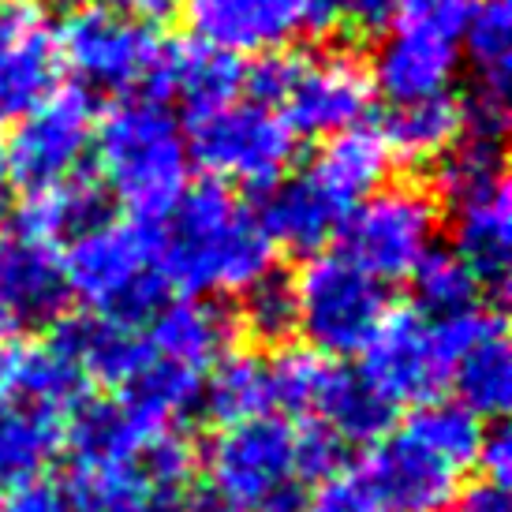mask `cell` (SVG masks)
I'll return each instance as SVG.
<instances>
[{"label":"cell","mask_w":512,"mask_h":512,"mask_svg":"<svg viewBox=\"0 0 512 512\" xmlns=\"http://www.w3.org/2000/svg\"><path fill=\"white\" fill-rule=\"evenodd\" d=\"M157 270L180 296H243L273 273L277 247L255 210L225 184L187 187L180 202L154 225Z\"/></svg>","instance_id":"1"},{"label":"cell","mask_w":512,"mask_h":512,"mask_svg":"<svg viewBox=\"0 0 512 512\" xmlns=\"http://www.w3.org/2000/svg\"><path fill=\"white\" fill-rule=\"evenodd\" d=\"M94 157L101 191L143 225H157L191 187L187 135L161 98L131 94L113 101L98 116Z\"/></svg>","instance_id":"2"},{"label":"cell","mask_w":512,"mask_h":512,"mask_svg":"<svg viewBox=\"0 0 512 512\" xmlns=\"http://www.w3.org/2000/svg\"><path fill=\"white\" fill-rule=\"evenodd\" d=\"M247 98L273 105L296 135H337L363 124L374 109L370 64L352 49L270 53L243 79Z\"/></svg>","instance_id":"3"},{"label":"cell","mask_w":512,"mask_h":512,"mask_svg":"<svg viewBox=\"0 0 512 512\" xmlns=\"http://www.w3.org/2000/svg\"><path fill=\"white\" fill-rule=\"evenodd\" d=\"M64 255V277L68 292L86 307V314H98L109 322L143 329L165 303V277L157 270L154 225L143 221H113L79 232L68 240Z\"/></svg>","instance_id":"4"},{"label":"cell","mask_w":512,"mask_h":512,"mask_svg":"<svg viewBox=\"0 0 512 512\" xmlns=\"http://www.w3.org/2000/svg\"><path fill=\"white\" fill-rule=\"evenodd\" d=\"M438 187L449 202L453 251L479 285L505 288L512 266V199L498 139L464 135L438 161Z\"/></svg>","instance_id":"5"},{"label":"cell","mask_w":512,"mask_h":512,"mask_svg":"<svg viewBox=\"0 0 512 512\" xmlns=\"http://www.w3.org/2000/svg\"><path fill=\"white\" fill-rule=\"evenodd\" d=\"M202 468L206 486L232 512H296L307 490L299 430L277 412L217 427Z\"/></svg>","instance_id":"6"},{"label":"cell","mask_w":512,"mask_h":512,"mask_svg":"<svg viewBox=\"0 0 512 512\" xmlns=\"http://www.w3.org/2000/svg\"><path fill=\"white\" fill-rule=\"evenodd\" d=\"M60 30V57L64 68L79 75V83L113 94H146L165 98L172 42L157 38L150 23L131 19L113 4H79L64 15Z\"/></svg>","instance_id":"7"},{"label":"cell","mask_w":512,"mask_h":512,"mask_svg":"<svg viewBox=\"0 0 512 512\" xmlns=\"http://www.w3.org/2000/svg\"><path fill=\"white\" fill-rule=\"evenodd\" d=\"M296 333L329 359H356L385 322V285L341 251H318L292 277Z\"/></svg>","instance_id":"8"},{"label":"cell","mask_w":512,"mask_h":512,"mask_svg":"<svg viewBox=\"0 0 512 512\" xmlns=\"http://www.w3.org/2000/svg\"><path fill=\"white\" fill-rule=\"evenodd\" d=\"M299 150V135L273 105L255 98H236L214 113L191 116L187 154L202 172L225 187L266 191L288 176Z\"/></svg>","instance_id":"9"},{"label":"cell","mask_w":512,"mask_h":512,"mask_svg":"<svg viewBox=\"0 0 512 512\" xmlns=\"http://www.w3.org/2000/svg\"><path fill=\"white\" fill-rule=\"evenodd\" d=\"M337 236L344 243L341 255L374 281H408L415 266L434 251L438 202L415 184H382L344 214Z\"/></svg>","instance_id":"10"},{"label":"cell","mask_w":512,"mask_h":512,"mask_svg":"<svg viewBox=\"0 0 512 512\" xmlns=\"http://www.w3.org/2000/svg\"><path fill=\"white\" fill-rule=\"evenodd\" d=\"M98 105L79 86H57L49 98L19 116V131L8 139L12 180L34 191L79 176L94 150Z\"/></svg>","instance_id":"11"},{"label":"cell","mask_w":512,"mask_h":512,"mask_svg":"<svg viewBox=\"0 0 512 512\" xmlns=\"http://www.w3.org/2000/svg\"><path fill=\"white\" fill-rule=\"evenodd\" d=\"M359 378L397 412L438 400L449 382V356L434 322L415 311H389L359 352Z\"/></svg>","instance_id":"12"},{"label":"cell","mask_w":512,"mask_h":512,"mask_svg":"<svg viewBox=\"0 0 512 512\" xmlns=\"http://www.w3.org/2000/svg\"><path fill=\"white\" fill-rule=\"evenodd\" d=\"M359 475L385 512H445L464 483V468L453 456H445L408 423L370 441Z\"/></svg>","instance_id":"13"},{"label":"cell","mask_w":512,"mask_h":512,"mask_svg":"<svg viewBox=\"0 0 512 512\" xmlns=\"http://www.w3.org/2000/svg\"><path fill=\"white\" fill-rule=\"evenodd\" d=\"M449 356V389L453 400L464 404L483 423H498L509 415L512 404V348L505 314L494 307L434 322Z\"/></svg>","instance_id":"14"},{"label":"cell","mask_w":512,"mask_h":512,"mask_svg":"<svg viewBox=\"0 0 512 512\" xmlns=\"http://www.w3.org/2000/svg\"><path fill=\"white\" fill-rule=\"evenodd\" d=\"M64 75L60 30L42 0H0V120L38 109Z\"/></svg>","instance_id":"15"},{"label":"cell","mask_w":512,"mask_h":512,"mask_svg":"<svg viewBox=\"0 0 512 512\" xmlns=\"http://www.w3.org/2000/svg\"><path fill=\"white\" fill-rule=\"evenodd\" d=\"M184 27L225 57H270L311 30V0H176Z\"/></svg>","instance_id":"16"},{"label":"cell","mask_w":512,"mask_h":512,"mask_svg":"<svg viewBox=\"0 0 512 512\" xmlns=\"http://www.w3.org/2000/svg\"><path fill=\"white\" fill-rule=\"evenodd\" d=\"M460 53L468 60L471 94L464 101L468 135L501 139L509 124L512 90V4L509 0H479L468 27L460 34Z\"/></svg>","instance_id":"17"},{"label":"cell","mask_w":512,"mask_h":512,"mask_svg":"<svg viewBox=\"0 0 512 512\" xmlns=\"http://www.w3.org/2000/svg\"><path fill=\"white\" fill-rule=\"evenodd\" d=\"M68 299L60 247L19 228L0 232V311L15 326H53L68 311Z\"/></svg>","instance_id":"18"},{"label":"cell","mask_w":512,"mask_h":512,"mask_svg":"<svg viewBox=\"0 0 512 512\" xmlns=\"http://www.w3.org/2000/svg\"><path fill=\"white\" fill-rule=\"evenodd\" d=\"M143 333L150 352L206 378V370L236 348L240 329H236V314H228L217 299L180 296L165 299L143 326Z\"/></svg>","instance_id":"19"},{"label":"cell","mask_w":512,"mask_h":512,"mask_svg":"<svg viewBox=\"0 0 512 512\" xmlns=\"http://www.w3.org/2000/svg\"><path fill=\"white\" fill-rule=\"evenodd\" d=\"M262 232L270 236L273 247H285L296 255H318L344 221V206L329 199L322 187L314 184L307 172L281 176L273 187L258 191V206H251Z\"/></svg>","instance_id":"20"},{"label":"cell","mask_w":512,"mask_h":512,"mask_svg":"<svg viewBox=\"0 0 512 512\" xmlns=\"http://www.w3.org/2000/svg\"><path fill=\"white\" fill-rule=\"evenodd\" d=\"M456 72H460L456 42L393 30L374 57L370 79H374V90L389 98V105H412V101L449 94Z\"/></svg>","instance_id":"21"},{"label":"cell","mask_w":512,"mask_h":512,"mask_svg":"<svg viewBox=\"0 0 512 512\" xmlns=\"http://www.w3.org/2000/svg\"><path fill=\"white\" fill-rule=\"evenodd\" d=\"M49 341L57 344L75 367L83 370L90 385L98 382L109 393H116L128 382L146 359V333L139 326H124V322H109L98 314H72V318H57Z\"/></svg>","instance_id":"22"},{"label":"cell","mask_w":512,"mask_h":512,"mask_svg":"<svg viewBox=\"0 0 512 512\" xmlns=\"http://www.w3.org/2000/svg\"><path fill=\"white\" fill-rule=\"evenodd\" d=\"M68 449V419L0 389V490L45 479Z\"/></svg>","instance_id":"23"},{"label":"cell","mask_w":512,"mask_h":512,"mask_svg":"<svg viewBox=\"0 0 512 512\" xmlns=\"http://www.w3.org/2000/svg\"><path fill=\"white\" fill-rule=\"evenodd\" d=\"M0 389L30 400L38 408L72 419L94 385L83 378V370L49 341H8L0 348Z\"/></svg>","instance_id":"24"},{"label":"cell","mask_w":512,"mask_h":512,"mask_svg":"<svg viewBox=\"0 0 512 512\" xmlns=\"http://www.w3.org/2000/svg\"><path fill=\"white\" fill-rule=\"evenodd\" d=\"M389 169H393V154L385 146L382 131L356 124L348 131L326 135V143L318 146L307 176L337 206L352 210L359 199H367L370 191H378L385 184Z\"/></svg>","instance_id":"25"},{"label":"cell","mask_w":512,"mask_h":512,"mask_svg":"<svg viewBox=\"0 0 512 512\" xmlns=\"http://www.w3.org/2000/svg\"><path fill=\"white\" fill-rule=\"evenodd\" d=\"M464 135H468L464 101L453 94L423 98L412 105H393L382 128V139L393 161H408V165L441 161L445 154H453Z\"/></svg>","instance_id":"26"},{"label":"cell","mask_w":512,"mask_h":512,"mask_svg":"<svg viewBox=\"0 0 512 512\" xmlns=\"http://www.w3.org/2000/svg\"><path fill=\"white\" fill-rule=\"evenodd\" d=\"M105 199L109 195L101 191V184H90L79 172L72 180L27 191L19 210H15V228L57 247L60 240H75L79 232L101 225L109 217Z\"/></svg>","instance_id":"27"},{"label":"cell","mask_w":512,"mask_h":512,"mask_svg":"<svg viewBox=\"0 0 512 512\" xmlns=\"http://www.w3.org/2000/svg\"><path fill=\"white\" fill-rule=\"evenodd\" d=\"M199 412L214 427H232V423H243V419L270 415V359H262L258 352H240V348L221 356L202 378Z\"/></svg>","instance_id":"28"},{"label":"cell","mask_w":512,"mask_h":512,"mask_svg":"<svg viewBox=\"0 0 512 512\" xmlns=\"http://www.w3.org/2000/svg\"><path fill=\"white\" fill-rule=\"evenodd\" d=\"M68 512H154L161 494L139 460H94L75 464L60 483Z\"/></svg>","instance_id":"29"},{"label":"cell","mask_w":512,"mask_h":512,"mask_svg":"<svg viewBox=\"0 0 512 512\" xmlns=\"http://www.w3.org/2000/svg\"><path fill=\"white\" fill-rule=\"evenodd\" d=\"M243 79H247V68L236 57H225L199 42L172 45L165 94L180 101L187 116H202L243 98Z\"/></svg>","instance_id":"30"},{"label":"cell","mask_w":512,"mask_h":512,"mask_svg":"<svg viewBox=\"0 0 512 512\" xmlns=\"http://www.w3.org/2000/svg\"><path fill=\"white\" fill-rule=\"evenodd\" d=\"M412 299L415 314H423L427 322H449L460 314L483 307V285L479 277L464 266V258L456 251L434 247L419 266L412 270Z\"/></svg>","instance_id":"31"},{"label":"cell","mask_w":512,"mask_h":512,"mask_svg":"<svg viewBox=\"0 0 512 512\" xmlns=\"http://www.w3.org/2000/svg\"><path fill=\"white\" fill-rule=\"evenodd\" d=\"M243 307L236 314V329H243L251 341L285 348L288 337L296 333V299H292V281L266 273L262 281L243 292Z\"/></svg>","instance_id":"32"},{"label":"cell","mask_w":512,"mask_h":512,"mask_svg":"<svg viewBox=\"0 0 512 512\" xmlns=\"http://www.w3.org/2000/svg\"><path fill=\"white\" fill-rule=\"evenodd\" d=\"M475 4L479 0H393L389 23H393V30L460 45V34L468 27Z\"/></svg>","instance_id":"33"},{"label":"cell","mask_w":512,"mask_h":512,"mask_svg":"<svg viewBox=\"0 0 512 512\" xmlns=\"http://www.w3.org/2000/svg\"><path fill=\"white\" fill-rule=\"evenodd\" d=\"M296 512H385L382 501L374 498V490L359 471L337 468L314 479L311 490H303Z\"/></svg>","instance_id":"34"},{"label":"cell","mask_w":512,"mask_h":512,"mask_svg":"<svg viewBox=\"0 0 512 512\" xmlns=\"http://www.w3.org/2000/svg\"><path fill=\"white\" fill-rule=\"evenodd\" d=\"M393 0H311V30H378L389 23Z\"/></svg>","instance_id":"35"},{"label":"cell","mask_w":512,"mask_h":512,"mask_svg":"<svg viewBox=\"0 0 512 512\" xmlns=\"http://www.w3.org/2000/svg\"><path fill=\"white\" fill-rule=\"evenodd\" d=\"M0 512H68L64 490L53 479H34V483L12 486L0 494Z\"/></svg>","instance_id":"36"},{"label":"cell","mask_w":512,"mask_h":512,"mask_svg":"<svg viewBox=\"0 0 512 512\" xmlns=\"http://www.w3.org/2000/svg\"><path fill=\"white\" fill-rule=\"evenodd\" d=\"M475 468H483V479H490V483L509 486V479H512V434H509V427H505V419H498V423H490V427H486Z\"/></svg>","instance_id":"37"},{"label":"cell","mask_w":512,"mask_h":512,"mask_svg":"<svg viewBox=\"0 0 512 512\" xmlns=\"http://www.w3.org/2000/svg\"><path fill=\"white\" fill-rule=\"evenodd\" d=\"M445 512H512L509 486H498L490 479H475L471 486H460Z\"/></svg>","instance_id":"38"},{"label":"cell","mask_w":512,"mask_h":512,"mask_svg":"<svg viewBox=\"0 0 512 512\" xmlns=\"http://www.w3.org/2000/svg\"><path fill=\"white\" fill-rule=\"evenodd\" d=\"M172 512H232L225 501L217 498L210 486H187L180 498L172 501Z\"/></svg>","instance_id":"39"},{"label":"cell","mask_w":512,"mask_h":512,"mask_svg":"<svg viewBox=\"0 0 512 512\" xmlns=\"http://www.w3.org/2000/svg\"><path fill=\"white\" fill-rule=\"evenodd\" d=\"M8 184H12V165H8V139H4V131H0V199H4Z\"/></svg>","instance_id":"40"},{"label":"cell","mask_w":512,"mask_h":512,"mask_svg":"<svg viewBox=\"0 0 512 512\" xmlns=\"http://www.w3.org/2000/svg\"><path fill=\"white\" fill-rule=\"evenodd\" d=\"M12 333H15V322H12V318H8L4 311H0V348H4V344L12 341Z\"/></svg>","instance_id":"41"},{"label":"cell","mask_w":512,"mask_h":512,"mask_svg":"<svg viewBox=\"0 0 512 512\" xmlns=\"http://www.w3.org/2000/svg\"><path fill=\"white\" fill-rule=\"evenodd\" d=\"M101 4H120V0H101Z\"/></svg>","instance_id":"42"}]
</instances>
